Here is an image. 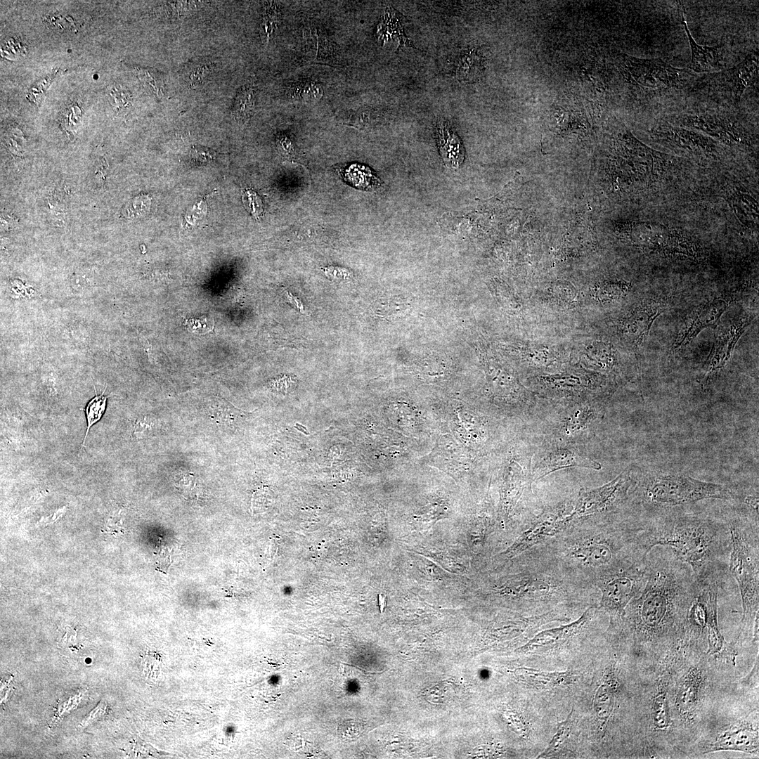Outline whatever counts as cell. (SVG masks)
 Returning a JSON list of instances; mask_svg holds the SVG:
<instances>
[{"label": "cell", "instance_id": "1", "mask_svg": "<svg viewBox=\"0 0 759 759\" xmlns=\"http://www.w3.org/2000/svg\"><path fill=\"white\" fill-rule=\"evenodd\" d=\"M532 549L590 584L597 576L644 562L648 555L640 545L635 521L618 516L579 520Z\"/></svg>", "mask_w": 759, "mask_h": 759}, {"label": "cell", "instance_id": "2", "mask_svg": "<svg viewBox=\"0 0 759 759\" xmlns=\"http://www.w3.org/2000/svg\"><path fill=\"white\" fill-rule=\"evenodd\" d=\"M647 569L643 588L627 606L625 624L642 639L676 635L685 630L696 590L693 572L673 552L649 553Z\"/></svg>", "mask_w": 759, "mask_h": 759}, {"label": "cell", "instance_id": "3", "mask_svg": "<svg viewBox=\"0 0 759 759\" xmlns=\"http://www.w3.org/2000/svg\"><path fill=\"white\" fill-rule=\"evenodd\" d=\"M635 521L647 554L656 546L670 547L676 558L691 568L696 579L725 569L731 549L727 519L665 511Z\"/></svg>", "mask_w": 759, "mask_h": 759}, {"label": "cell", "instance_id": "4", "mask_svg": "<svg viewBox=\"0 0 759 759\" xmlns=\"http://www.w3.org/2000/svg\"><path fill=\"white\" fill-rule=\"evenodd\" d=\"M731 549L729 571L737 580L741 597L743 616L737 641L753 633L759 608L758 515L727 519Z\"/></svg>", "mask_w": 759, "mask_h": 759}, {"label": "cell", "instance_id": "5", "mask_svg": "<svg viewBox=\"0 0 759 759\" xmlns=\"http://www.w3.org/2000/svg\"><path fill=\"white\" fill-rule=\"evenodd\" d=\"M634 483L636 486L633 493L637 501L646 505L647 512L652 510L647 517L703 500L736 498L732 490L725 485L679 473L658 472Z\"/></svg>", "mask_w": 759, "mask_h": 759}, {"label": "cell", "instance_id": "6", "mask_svg": "<svg viewBox=\"0 0 759 759\" xmlns=\"http://www.w3.org/2000/svg\"><path fill=\"white\" fill-rule=\"evenodd\" d=\"M612 155L616 167L626 171L629 185L638 190L656 187L673 166V157L651 148L628 131L616 137Z\"/></svg>", "mask_w": 759, "mask_h": 759}, {"label": "cell", "instance_id": "7", "mask_svg": "<svg viewBox=\"0 0 759 759\" xmlns=\"http://www.w3.org/2000/svg\"><path fill=\"white\" fill-rule=\"evenodd\" d=\"M622 231L635 246L648 254L689 261H701L705 254L699 243L675 228L652 221L632 222Z\"/></svg>", "mask_w": 759, "mask_h": 759}, {"label": "cell", "instance_id": "8", "mask_svg": "<svg viewBox=\"0 0 759 759\" xmlns=\"http://www.w3.org/2000/svg\"><path fill=\"white\" fill-rule=\"evenodd\" d=\"M647 578L646 559L592 580V585L602 593L599 608L609 615L611 627L622 624L627 606L642 590Z\"/></svg>", "mask_w": 759, "mask_h": 759}, {"label": "cell", "instance_id": "9", "mask_svg": "<svg viewBox=\"0 0 759 759\" xmlns=\"http://www.w3.org/2000/svg\"><path fill=\"white\" fill-rule=\"evenodd\" d=\"M633 484L630 472L626 469L602 486L580 490L576 505L569 515L572 524L589 517L609 518L618 516L629 499V491Z\"/></svg>", "mask_w": 759, "mask_h": 759}, {"label": "cell", "instance_id": "10", "mask_svg": "<svg viewBox=\"0 0 759 759\" xmlns=\"http://www.w3.org/2000/svg\"><path fill=\"white\" fill-rule=\"evenodd\" d=\"M571 507L569 503L562 502L547 507L535 516L514 543L498 555L499 559L507 561L518 557L566 530L572 525L569 519Z\"/></svg>", "mask_w": 759, "mask_h": 759}, {"label": "cell", "instance_id": "11", "mask_svg": "<svg viewBox=\"0 0 759 759\" xmlns=\"http://www.w3.org/2000/svg\"><path fill=\"white\" fill-rule=\"evenodd\" d=\"M651 139L677 153L706 159L718 154L717 141L695 130L662 122L649 131Z\"/></svg>", "mask_w": 759, "mask_h": 759}, {"label": "cell", "instance_id": "12", "mask_svg": "<svg viewBox=\"0 0 759 759\" xmlns=\"http://www.w3.org/2000/svg\"><path fill=\"white\" fill-rule=\"evenodd\" d=\"M675 125L703 133L729 146L750 145V136L733 119L721 114L690 112L677 116Z\"/></svg>", "mask_w": 759, "mask_h": 759}, {"label": "cell", "instance_id": "13", "mask_svg": "<svg viewBox=\"0 0 759 759\" xmlns=\"http://www.w3.org/2000/svg\"><path fill=\"white\" fill-rule=\"evenodd\" d=\"M624 72L633 84L652 89L678 87L688 72L675 68L658 58L625 56Z\"/></svg>", "mask_w": 759, "mask_h": 759}, {"label": "cell", "instance_id": "14", "mask_svg": "<svg viewBox=\"0 0 759 759\" xmlns=\"http://www.w3.org/2000/svg\"><path fill=\"white\" fill-rule=\"evenodd\" d=\"M736 297L734 292L722 294L696 307L677 333L671 346V353L689 344L703 329L716 327L721 316Z\"/></svg>", "mask_w": 759, "mask_h": 759}, {"label": "cell", "instance_id": "15", "mask_svg": "<svg viewBox=\"0 0 759 759\" xmlns=\"http://www.w3.org/2000/svg\"><path fill=\"white\" fill-rule=\"evenodd\" d=\"M754 316L744 315L734 320L717 333L711 353L699 379L703 387L722 370L729 361L738 340L751 323Z\"/></svg>", "mask_w": 759, "mask_h": 759}, {"label": "cell", "instance_id": "16", "mask_svg": "<svg viewBox=\"0 0 759 759\" xmlns=\"http://www.w3.org/2000/svg\"><path fill=\"white\" fill-rule=\"evenodd\" d=\"M666 307V303L663 299H647L640 303L623 319L619 326L621 336L636 355H639L654 321Z\"/></svg>", "mask_w": 759, "mask_h": 759}, {"label": "cell", "instance_id": "17", "mask_svg": "<svg viewBox=\"0 0 759 759\" xmlns=\"http://www.w3.org/2000/svg\"><path fill=\"white\" fill-rule=\"evenodd\" d=\"M758 52L752 51L741 63L716 75L713 80L714 86H717L715 90L733 104H737L745 89L758 79Z\"/></svg>", "mask_w": 759, "mask_h": 759}, {"label": "cell", "instance_id": "18", "mask_svg": "<svg viewBox=\"0 0 759 759\" xmlns=\"http://www.w3.org/2000/svg\"><path fill=\"white\" fill-rule=\"evenodd\" d=\"M721 576L720 573H714L702 578L705 585L707 611L708 653L712 656L734 661L737 653L733 647L725 640L718 623L717 600Z\"/></svg>", "mask_w": 759, "mask_h": 759}, {"label": "cell", "instance_id": "19", "mask_svg": "<svg viewBox=\"0 0 759 759\" xmlns=\"http://www.w3.org/2000/svg\"><path fill=\"white\" fill-rule=\"evenodd\" d=\"M604 413L602 407L593 405L566 410L558 424V434L568 441L579 438L591 432L602 420Z\"/></svg>", "mask_w": 759, "mask_h": 759}, {"label": "cell", "instance_id": "20", "mask_svg": "<svg viewBox=\"0 0 759 759\" xmlns=\"http://www.w3.org/2000/svg\"><path fill=\"white\" fill-rule=\"evenodd\" d=\"M574 467H582L596 470L601 469L599 463L584 455H581L575 450L559 448L547 453L535 465L531 474L532 481L540 479L554 471Z\"/></svg>", "mask_w": 759, "mask_h": 759}, {"label": "cell", "instance_id": "21", "mask_svg": "<svg viewBox=\"0 0 759 759\" xmlns=\"http://www.w3.org/2000/svg\"><path fill=\"white\" fill-rule=\"evenodd\" d=\"M436 140L444 164L449 169L460 167L465 160V148L456 131L445 119L436 122Z\"/></svg>", "mask_w": 759, "mask_h": 759}, {"label": "cell", "instance_id": "22", "mask_svg": "<svg viewBox=\"0 0 759 759\" xmlns=\"http://www.w3.org/2000/svg\"><path fill=\"white\" fill-rule=\"evenodd\" d=\"M684 8L682 9V23L688 37L691 48V63L689 69L695 72L705 73L720 70L723 67L725 56L722 46L708 47L699 45L691 35L685 18Z\"/></svg>", "mask_w": 759, "mask_h": 759}, {"label": "cell", "instance_id": "23", "mask_svg": "<svg viewBox=\"0 0 759 759\" xmlns=\"http://www.w3.org/2000/svg\"><path fill=\"white\" fill-rule=\"evenodd\" d=\"M528 477L518 463L510 464L505 471L501 488L500 515L501 519L507 521L522 495Z\"/></svg>", "mask_w": 759, "mask_h": 759}, {"label": "cell", "instance_id": "24", "mask_svg": "<svg viewBox=\"0 0 759 759\" xmlns=\"http://www.w3.org/2000/svg\"><path fill=\"white\" fill-rule=\"evenodd\" d=\"M739 751L753 753L758 751V732L751 727H734L722 733L708 748L717 751Z\"/></svg>", "mask_w": 759, "mask_h": 759}, {"label": "cell", "instance_id": "25", "mask_svg": "<svg viewBox=\"0 0 759 759\" xmlns=\"http://www.w3.org/2000/svg\"><path fill=\"white\" fill-rule=\"evenodd\" d=\"M729 204L739 221L748 228H758V202L745 190L735 188L729 192Z\"/></svg>", "mask_w": 759, "mask_h": 759}, {"label": "cell", "instance_id": "26", "mask_svg": "<svg viewBox=\"0 0 759 759\" xmlns=\"http://www.w3.org/2000/svg\"><path fill=\"white\" fill-rule=\"evenodd\" d=\"M484 58L479 47H471L459 55L455 67L456 79L465 83L479 80L484 70Z\"/></svg>", "mask_w": 759, "mask_h": 759}, {"label": "cell", "instance_id": "27", "mask_svg": "<svg viewBox=\"0 0 759 759\" xmlns=\"http://www.w3.org/2000/svg\"><path fill=\"white\" fill-rule=\"evenodd\" d=\"M517 676L528 685L537 687H550L561 684H569L573 675L569 671L564 673H543L531 668H519Z\"/></svg>", "mask_w": 759, "mask_h": 759}, {"label": "cell", "instance_id": "28", "mask_svg": "<svg viewBox=\"0 0 759 759\" xmlns=\"http://www.w3.org/2000/svg\"><path fill=\"white\" fill-rule=\"evenodd\" d=\"M339 174L349 184L360 189L371 190L381 185L379 179L365 166L351 164L341 168Z\"/></svg>", "mask_w": 759, "mask_h": 759}, {"label": "cell", "instance_id": "29", "mask_svg": "<svg viewBox=\"0 0 759 759\" xmlns=\"http://www.w3.org/2000/svg\"><path fill=\"white\" fill-rule=\"evenodd\" d=\"M403 17L391 7H387L384 13V20L380 25L379 31L381 36L390 37L396 36L398 40V48L410 47L414 48L411 41L406 37L403 32Z\"/></svg>", "mask_w": 759, "mask_h": 759}, {"label": "cell", "instance_id": "30", "mask_svg": "<svg viewBox=\"0 0 759 759\" xmlns=\"http://www.w3.org/2000/svg\"><path fill=\"white\" fill-rule=\"evenodd\" d=\"M700 682L699 670L692 669L684 680L678 693V705L682 711L688 712L696 705Z\"/></svg>", "mask_w": 759, "mask_h": 759}, {"label": "cell", "instance_id": "31", "mask_svg": "<svg viewBox=\"0 0 759 759\" xmlns=\"http://www.w3.org/2000/svg\"><path fill=\"white\" fill-rule=\"evenodd\" d=\"M255 91L251 85L242 86L235 99L233 109V117L238 120H244L251 116L254 108Z\"/></svg>", "mask_w": 759, "mask_h": 759}, {"label": "cell", "instance_id": "32", "mask_svg": "<svg viewBox=\"0 0 759 759\" xmlns=\"http://www.w3.org/2000/svg\"><path fill=\"white\" fill-rule=\"evenodd\" d=\"M408 307L409 305L405 300L396 297L375 301L372 305V310L377 316L389 318L403 314Z\"/></svg>", "mask_w": 759, "mask_h": 759}, {"label": "cell", "instance_id": "33", "mask_svg": "<svg viewBox=\"0 0 759 759\" xmlns=\"http://www.w3.org/2000/svg\"><path fill=\"white\" fill-rule=\"evenodd\" d=\"M105 389L100 394H96V396L92 398L86 406L85 414L87 425L85 435L81 445V448H82L85 444V441L86 440L91 427L96 423H97L102 418L103 414L105 413L107 406V399L108 397V396H105Z\"/></svg>", "mask_w": 759, "mask_h": 759}, {"label": "cell", "instance_id": "34", "mask_svg": "<svg viewBox=\"0 0 759 759\" xmlns=\"http://www.w3.org/2000/svg\"><path fill=\"white\" fill-rule=\"evenodd\" d=\"M652 715L654 724L659 729H666L670 725V718L667 694L665 692H659L654 699Z\"/></svg>", "mask_w": 759, "mask_h": 759}, {"label": "cell", "instance_id": "35", "mask_svg": "<svg viewBox=\"0 0 759 759\" xmlns=\"http://www.w3.org/2000/svg\"><path fill=\"white\" fill-rule=\"evenodd\" d=\"M150 207V199L141 195L130 200L122 208V215L128 219H138L147 214Z\"/></svg>", "mask_w": 759, "mask_h": 759}, {"label": "cell", "instance_id": "36", "mask_svg": "<svg viewBox=\"0 0 759 759\" xmlns=\"http://www.w3.org/2000/svg\"><path fill=\"white\" fill-rule=\"evenodd\" d=\"M572 714L573 711L571 712L566 720L559 723L557 734L552 738L549 746L540 755V757L547 756V755L554 753L560 748L564 740L569 737L573 725Z\"/></svg>", "mask_w": 759, "mask_h": 759}, {"label": "cell", "instance_id": "37", "mask_svg": "<svg viewBox=\"0 0 759 759\" xmlns=\"http://www.w3.org/2000/svg\"><path fill=\"white\" fill-rule=\"evenodd\" d=\"M628 289V285L626 283L606 282L600 285L599 292L604 300L609 301L620 298L625 294Z\"/></svg>", "mask_w": 759, "mask_h": 759}, {"label": "cell", "instance_id": "38", "mask_svg": "<svg viewBox=\"0 0 759 759\" xmlns=\"http://www.w3.org/2000/svg\"><path fill=\"white\" fill-rule=\"evenodd\" d=\"M297 93L303 101L313 103L321 98L323 92L320 85L310 82L298 86Z\"/></svg>", "mask_w": 759, "mask_h": 759}, {"label": "cell", "instance_id": "39", "mask_svg": "<svg viewBox=\"0 0 759 759\" xmlns=\"http://www.w3.org/2000/svg\"><path fill=\"white\" fill-rule=\"evenodd\" d=\"M597 694V711L603 716L602 718H607L611 713L613 703V696L611 689L608 687L602 685Z\"/></svg>", "mask_w": 759, "mask_h": 759}, {"label": "cell", "instance_id": "40", "mask_svg": "<svg viewBox=\"0 0 759 759\" xmlns=\"http://www.w3.org/2000/svg\"><path fill=\"white\" fill-rule=\"evenodd\" d=\"M322 270L327 278L337 283H347L353 279L352 273L346 268L329 266Z\"/></svg>", "mask_w": 759, "mask_h": 759}, {"label": "cell", "instance_id": "41", "mask_svg": "<svg viewBox=\"0 0 759 759\" xmlns=\"http://www.w3.org/2000/svg\"><path fill=\"white\" fill-rule=\"evenodd\" d=\"M242 200L252 215L259 218L263 212V205L259 196L253 190H247L243 194Z\"/></svg>", "mask_w": 759, "mask_h": 759}, {"label": "cell", "instance_id": "42", "mask_svg": "<svg viewBox=\"0 0 759 759\" xmlns=\"http://www.w3.org/2000/svg\"><path fill=\"white\" fill-rule=\"evenodd\" d=\"M186 325L188 328L195 332L205 333L212 330L213 325L212 322H209L207 318H200L198 319H190L186 320Z\"/></svg>", "mask_w": 759, "mask_h": 759}, {"label": "cell", "instance_id": "43", "mask_svg": "<svg viewBox=\"0 0 759 759\" xmlns=\"http://www.w3.org/2000/svg\"><path fill=\"white\" fill-rule=\"evenodd\" d=\"M143 79L150 86L151 90L155 92L157 96H160L162 93V81L157 77H153V74L149 72H142Z\"/></svg>", "mask_w": 759, "mask_h": 759}, {"label": "cell", "instance_id": "44", "mask_svg": "<svg viewBox=\"0 0 759 759\" xmlns=\"http://www.w3.org/2000/svg\"><path fill=\"white\" fill-rule=\"evenodd\" d=\"M152 421L147 417H143L138 418L134 423V433L137 436H143V434L152 428Z\"/></svg>", "mask_w": 759, "mask_h": 759}, {"label": "cell", "instance_id": "45", "mask_svg": "<svg viewBox=\"0 0 759 759\" xmlns=\"http://www.w3.org/2000/svg\"><path fill=\"white\" fill-rule=\"evenodd\" d=\"M278 146L280 150V152L284 154H290L292 153V142L286 136L281 135L278 138Z\"/></svg>", "mask_w": 759, "mask_h": 759}, {"label": "cell", "instance_id": "46", "mask_svg": "<svg viewBox=\"0 0 759 759\" xmlns=\"http://www.w3.org/2000/svg\"><path fill=\"white\" fill-rule=\"evenodd\" d=\"M284 294L287 302H289L294 308L298 310L301 313H305V309L302 302L297 297L290 294L288 291L284 290Z\"/></svg>", "mask_w": 759, "mask_h": 759}]
</instances>
